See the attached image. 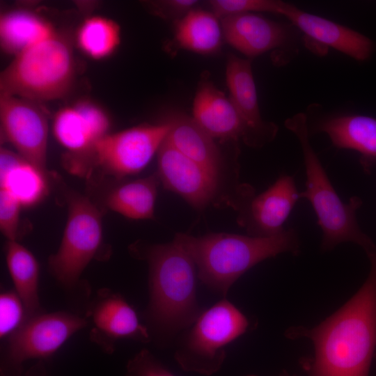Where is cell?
Here are the masks:
<instances>
[{
	"label": "cell",
	"instance_id": "9a60e30c",
	"mask_svg": "<svg viewBox=\"0 0 376 376\" xmlns=\"http://www.w3.org/2000/svg\"><path fill=\"white\" fill-rule=\"evenodd\" d=\"M280 15L315 41L334 48L358 61L368 59L373 50L366 36L327 19L311 14L283 1Z\"/></svg>",
	"mask_w": 376,
	"mask_h": 376
},
{
	"label": "cell",
	"instance_id": "5b68a950",
	"mask_svg": "<svg viewBox=\"0 0 376 376\" xmlns=\"http://www.w3.org/2000/svg\"><path fill=\"white\" fill-rule=\"evenodd\" d=\"M75 70L69 42L56 33L15 56L1 75V95L34 102L60 98L70 90Z\"/></svg>",
	"mask_w": 376,
	"mask_h": 376
},
{
	"label": "cell",
	"instance_id": "7c38bea8",
	"mask_svg": "<svg viewBox=\"0 0 376 376\" xmlns=\"http://www.w3.org/2000/svg\"><path fill=\"white\" fill-rule=\"evenodd\" d=\"M299 198L294 178L282 175L239 210L237 221L250 236L278 235L285 230L283 226Z\"/></svg>",
	"mask_w": 376,
	"mask_h": 376
},
{
	"label": "cell",
	"instance_id": "9c48e42d",
	"mask_svg": "<svg viewBox=\"0 0 376 376\" xmlns=\"http://www.w3.org/2000/svg\"><path fill=\"white\" fill-rule=\"evenodd\" d=\"M88 324L85 318L67 312L31 316L9 337L8 357L15 366L31 359H46Z\"/></svg>",
	"mask_w": 376,
	"mask_h": 376
},
{
	"label": "cell",
	"instance_id": "83f0119b",
	"mask_svg": "<svg viewBox=\"0 0 376 376\" xmlns=\"http://www.w3.org/2000/svg\"><path fill=\"white\" fill-rule=\"evenodd\" d=\"M283 1L274 0H212V13L219 19L226 16L252 12H270L280 14Z\"/></svg>",
	"mask_w": 376,
	"mask_h": 376
},
{
	"label": "cell",
	"instance_id": "8992f818",
	"mask_svg": "<svg viewBox=\"0 0 376 376\" xmlns=\"http://www.w3.org/2000/svg\"><path fill=\"white\" fill-rule=\"evenodd\" d=\"M249 321L227 299L201 311L186 329L174 353L181 369L210 376L221 368L228 344L246 332Z\"/></svg>",
	"mask_w": 376,
	"mask_h": 376
},
{
	"label": "cell",
	"instance_id": "f546056e",
	"mask_svg": "<svg viewBox=\"0 0 376 376\" xmlns=\"http://www.w3.org/2000/svg\"><path fill=\"white\" fill-rule=\"evenodd\" d=\"M126 376H175L152 353L143 349L126 366Z\"/></svg>",
	"mask_w": 376,
	"mask_h": 376
},
{
	"label": "cell",
	"instance_id": "8fae6325",
	"mask_svg": "<svg viewBox=\"0 0 376 376\" xmlns=\"http://www.w3.org/2000/svg\"><path fill=\"white\" fill-rule=\"evenodd\" d=\"M36 102L1 95L0 118L4 136L19 155L45 172L48 123Z\"/></svg>",
	"mask_w": 376,
	"mask_h": 376
},
{
	"label": "cell",
	"instance_id": "2e32d148",
	"mask_svg": "<svg viewBox=\"0 0 376 376\" xmlns=\"http://www.w3.org/2000/svg\"><path fill=\"white\" fill-rule=\"evenodd\" d=\"M192 118L214 139L237 141L245 139V126L235 106L210 81L203 80L199 84Z\"/></svg>",
	"mask_w": 376,
	"mask_h": 376
},
{
	"label": "cell",
	"instance_id": "44dd1931",
	"mask_svg": "<svg viewBox=\"0 0 376 376\" xmlns=\"http://www.w3.org/2000/svg\"><path fill=\"white\" fill-rule=\"evenodd\" d=\"M54 33L56 32L47 21L27 10L10 11L1 17V47L15 56Z\"/></svg>",
	"mask_w": 376,
	"mask_h": 376
},
{
	"label": "cell",
	"instance_id": "f1b7e54d",
	"mask_svg": "<svg viewBox=\"0 0 376 376\" xmlns=\"http://www.w3.org/2000/svg\"><path fill=\"white\" fill-rule=\"evenodd\" d=\"M21 204L8 191L0 190V229L8 241H17Z\"/></svg>",
	"mask_w": 376,
	"mask_h": 376
},
{
	"label": "cell",
	"instance_id": "3957f363",
	"mask_svg": "<svg viewBox=\"0 0 376 376\" xmlns=\"http://www.w3.org/2000/svg\"><path fill=\"white\" fill-rule=\"evenodd\" d=\"M134 254L148 262L149 303L146 315L160 334L172 336L188 329L201 313L196 298V265L173 240L136 244Z\"/></svg>",
	"mask_w": 376,
	"mask_h": 376
},
{
	"label": "cell",
	"instance_id": "cb8c5ba5",
	"mask_svg": "<svg viewBox=\"0 0 376 376\" xmlns=\"http://www.w3.org/2000/svg\"><path fill=\"white\" fill-rule=\"evenodd\" d=\"M158 182L156 173L121 185L108 194L106 205L129 219H152Z\"/></svg>",
	"mask_w": 376,
	"mask_h": 376
},
{
	"label": "cell",
	"instance_id": "d4e9b609",
	"mask_svg": "<svg viewBox=\"0 0 376 376\" xmlns=\"http://www.w3.org/2000/svg\"><path fill=\"white\" fill-rule=\"evenodd\" d=\"M53 132L60 144L77 153L89 152L100 140L78 104L58 111L54 118Z\"/></svg>",
	"mask_w": 376,
	"mask_h": 376
},
{
	"label": "cell",
	"instance_id": "30bf717a",
	"mask_svg": "<svg viewBox=\"0 0 376 376\" xmlns=\"http://www.w3.org/2000/svg\"><path fill=\"white\" fill-rule=\"evenodd\" d=\"M157 167L164 187L195 209L219 203L220 178L180 152L166 139L157 152Z\"/></svg>",
	"mask_w": 376,
	"mask_h": 376
},
{
	"label": "cell",
	"instance_id": "1f68e13d",
	"mask_svg": "<svg viewBox=\"0 0 376 376\" xmlns=\"http://www.w3.org/2000/svg\"><path fill=\"white\" fill-rule=\"evenodd\" d=\"M279 376H293V375H291L288 374L286 372H283V373H281Z\"/></svg>",
	"mask_w": 376,
	"mask_h": 376
},
{
	"label": "cell",
	"instance_id": "d6986e66",
	"mask_svg": "<svg viewBox=\"0 0 376 376\" xmlns=\"http://www.w3.org/2000/svg\"><path fill=\"white\" fill-rule=\"evenodd\" d=\"M318 130L326 133L338 148L359 152L366 170L376 162V118L363 115H346L326 120Z\"/></svg>",
	"mask_w": 376,
	"mask_h": 376
},
{
	"label": "cell",
	"instance_id": "4316f807",
	"mask_svg": "<svg viewBox=\"0 0 376 376\" xmlns=\"http://www.w3.org/2000/svg\"><path fill=\"white\" fill-rule=\"evenodd\" d=\"M26 308L17 292H3L0 295L1 338L13 334L27 320Z\"/></svg>",
	"mask_w": 376,
	"mask_h": 376
},
{
	"label": "cell",
	"instance_id": "5bb4252c",
	"mask_svg": "<svg viewBox=\"0 0 376 376\" xmlns=\"http://www.w3.org/2000/svg\"><path fill=\"white\" fill-rule=\"evenodd\" d=\"M89 316L93 324V339L107 350H112V345L123 338L150 341L147 327L120 295L102 292L91 306Z\"/></svg>",
	"mask_w": 376,
	"mask_h": 376
},
{
	"label": "cell",
	"instance_id": "4fadbf2b",
	"mask_svg": "<svg viewBox=\"0 0 376 376\" xmlns=\"http://www.w3.org/2000/svg\"><path fill=\"white\" fill-rule=\"evenodd\" d=\"M226 77L229 98L245 126L244 143L251 147L258 148L273 140L278 127L274 123L265 122L261 118L251 61L229 54Z\"/></svg>",
	"mask_w": 376,
	"mask_h": 376
},
{
	"label": "cell",
	"instance_id": "ba28073f",
	"mask_svg": "<svg viewBox=\"0 0 376 376\" xmlns=\"http://www.w3.org/2000/svg\"><path fill=\"white\" fill-rule=\"evenodd\" d=\"M170 130L164 121L142 125L98 140L91 152L95 165L117 178L136 174L143 170L158 152Z\"/></svg>",
	"mask_w": 376,
	"mask_h": 376
},
{
	"label": "cell",
	"instance_id": "d6a6232c",
	"mask_svg": "<svg viewBox=\"0 0 376 376\" xmlns=\"http://www.w3.org/2000/svg\"><path fill=\"white\" fill-rule=\"evenodd\" d=\"M247 376H256V375H247Z\"/></svg>",
	"mask_w": 376,
	"mask_h": 376
},
{
	"label": "cell",
	"instance_id": "7a4b0ae2",
	"mask_svg": "<svg viewBox=\"0 0 376 376\" xmlns=\"http://www.w3.org/2000/svg\"><path fill=\"white\" fill-rule=\"evenodd\" d=\"M193 260L200 281L224 297L246 272L280 253L299 252L296 231L285 229L271 237H253L226 233L192 236L176 233L173 240Z\"/></svg>",
	"mask_w": 376,
	"mask_h": 376
},
{
	"label": "cell",
	"instance_id": "603a6c76",
	"mask_svg": "<svg viewBox=\"0 0 376 376\" xmlns=\"http://www.w3.org/2000/svg\"><path fill=\"white\" fill-rule=\"evenodd\" d=\"M6 263L15 286L29 318L41 313L38 296L39 265L33 253L17 241H8Z\"/></svg>",
	"mask_w": 376,
	"mask_h": 376
},
{
	"label": "cell",
	"instance_id": "4dcf8cb0",
	"mask_svg": "<svg viewBox=\"0 0 376 376\" xmlns=\"http://www.w3.org/2000/svg\"><path fill=\"white\" fill-rule=\"evenodd\" d=\"M198 3L195 0H165L154 1L152 9L159 16L175 19L182 18Z\"/></svg>",
	"mask_w": 376,
	"mask_h": 376
},
{
	"label": "cell",
	"instance_id": "6da1fadb",
	"mask_svg": "<svg viewBox=\"0 0 376 376\" xmlns=\"http://www.w3.org/2000/svg\"><path fill=\"white\" fill-rule=\"evenodd\" d=\"M368 255L370 274L351 299L313 329L288 331L313 343L314 357L303 366L308 376H368L376 351V250Z\"/></svg>",
	"mask_w": 376,
	"mask_h": 376
},
{
	"label": "cell",
	"instance_id": "484cf974",
	"mask_svg": "<svg viewBox=\"0 0 376 376\" xmlns=\"http://www.w3.org/2000/svg\"><path fill=\"white\" fill-rule=\"evenodd\" d=\"M120 41L119 26L108 18L93 16L86 19L77 33V42L81 50L95 59L111 54Z\"/></svg>",
	"mask_w": 376,
	"mask_h": 376
},
{
	"label": "cell",
	"instance_id": "52a82bcc",
	"mask_svg": "<svg viewBox=\"0 0 376 376\" xmlns=\"http://www.w3.org/2000/svg\"><path fill=\"white\" fill-rule=\"evenodd\" d=\"M68 219L57 251L48 261L57 281L66 288L74 287L102 241L101 214L86 197L70 191L66 195Z\"/></svg>",
	"mask_w": 376,
	"mask_h": 376
},
{
	"label": "cell",
	"instance_id": "e0dca14e",
	"mask_svg": "<svg viewBox=\"0 0 376 376\" xmlns=\"http://www.w3.org/2000/svg\"><path fill=\"white\" fill-rule=\"evenodd\" d=\"M225 40L248 57L262 54L286 40L284 26L253 13H242L221 19Z\"/></svg>",
	"mask_w": 376,
	"mask_h": 376
},
{
	"label": "cell",
	"instance_id": "277c9868",
	"mask_svg": "<svg viewBox=\"0 0 376 376\" xmlns=\"http://www.w3.org/2000/svg\"><path fill=\"white\" fill-rule=\"evenodd\" d=\"M285 126L297 136L301 148L306 189L299 193V198L308 201L316 214L322 232V250L330 251L347 242L361 245L367 253L375 249L356 219L361 201L352 197L344 203L338 196L310 143L306 116L297 113L285 120Z\"/></svg>",
	"mask_w": 376,
	"mask_h": 376
},
{
	"label": "cell",
	"instance_id": "7402d4cb",
	"mask_svg": "<svg viewBox=\"0 0 376 376\" xmlns=\"http://www.w3.org/2000/svg\"><path fill=\"white\" fill-rule=\"evenodd\" d=\"M219 18L212 13L192 9L175 22L174 39L181 48L199 54L215 52L223 35Z\"/></svg>",
	"mask_w": 376,
	"mask_h": 376
},
{
	"label": "cell",
	"instance_id": "ffe728a7",
	"mask_svg": "<svg viewBox=\"0 0 376 376\" xmlns=\"http://www.w3.org/2000/svg\"><path fill=\"white\" fill-rule=\"evenodd\" d=\"M44 171L20 155L5 148L0 152V185L22 206L38 203L47 190Z\"/></svg>",
	"mask_w": 376,
	"mask_h": 376
},
{
	"label": "cell",
	"instance_id": "ac0fdd59",
	"mask_svg": "<svg viewBox=\"0 0 376 376\" xmlns=\"http://www.w3.org/2000/svg\"><path fill=\"white\" fill-rule=\"evenodd\" d=\"M165 121L170 125L166 140L180 152L220 178L223 159L214 139L187 115L171 114Z\"/></svg>",
	"mask_w": 376,
	"mask_h": 376
}]
</instances>
